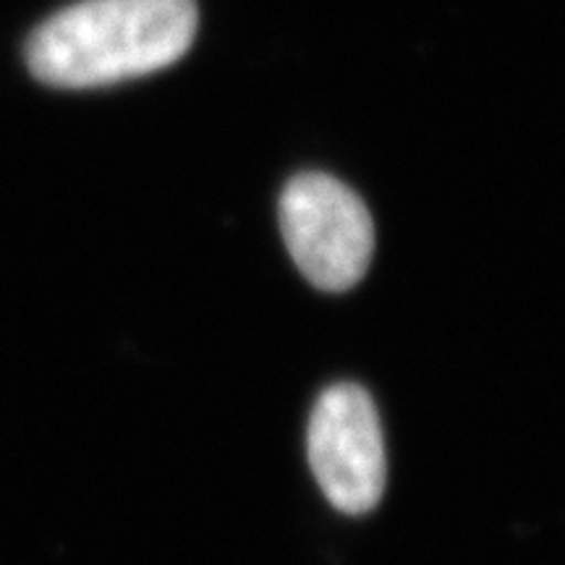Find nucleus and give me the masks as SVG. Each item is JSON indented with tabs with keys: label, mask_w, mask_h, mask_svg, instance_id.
<instances>
[{
	"label": "nucleus",
	"mask_w": 565,
	"mask_h": 565,
	"mask_svg": "<svg viewBox=\"0 0 565 565\" xmlns=\"http://www.w3.org/2000/svg\"><path fill=\"white\" fill-rule=\"evenodd\" d=\"M280 231L312 286L341 294L370 270L374 223L362 196L328 173H299L280 194Z\"/></svg>",
	"instance_id": "obj_2"
},
{
	"label": "nucleus",
	"mask_w": 565,
	"mask_h": 565,
	"mask_svg": "<svg viewBox=\"0 0 565 565\" xmlns=\"http://www.w3.org/2000/svg\"><path fill=\"white\" fill-rule=\"evenodd\" d=\"M196 24V0H79L30 34L24 61L47 87H108L173 66Z\"/></svg>",
	"instance_id": "obj_1"
},
{
	"label": "nucleus",
	"mask_w": 565,
	"mask_h": 565,
	"mask_svg": "<svg viewBox=\"0 0 565 565\" xmlns=\"http://www.w3.org/2000/svg\"><path fill=\"white\" fill-rule=\"evenodd\" d=\"M309 466L338 511L362 515L385 490V445L370 393L353 383L328 387L309 422Z\"/></svg>",
	"instance_id": "obj_3"
}]
</instances>
